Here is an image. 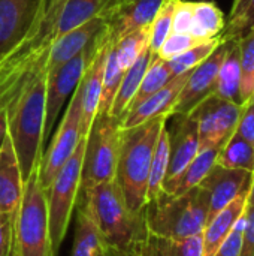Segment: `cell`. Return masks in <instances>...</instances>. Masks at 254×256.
I'll list each match as a JSON object with an SVG mask.
<instances>
[{"label":"cell","instance_id":"obj_1","mask_svg":"<svg viewBox=\"0 0 254 256\" xmlns=\"http://www.w3.org/2000/svg\"><path fill=\"white\" fill-rule=\"evenodd\" d=\"M48 50L0 94V108L6 111L7 135L18 159L22 182L39 168L43 154Z\"/></svg>","mask_w":254,"mask_h":256},{"label":"cell","instance_id":"obj_2","mask_svg":"<svg viewBox=\"0 0 254 256\" xmlns=\"http://www.w3.org/2000/svg\"><path fill=\"white\" fill-rule=\"evenodd\" d=\"M76 204L85 208L106 249L120 256H132L147 226L144 212L135 214L129 210L117 180L94 186L79 195Z\"/></svg>","mask_w":254,"mask_h":256},{"label":"cell","instance_id":"obj_3","mask_svg":"<svg viewBox=\"0 0 254 256\" xmlns=\"http://www.w3.org/2000/svg\"><path fill=\"white\" fill-rule=\"evenodd\" d=\"M168 120V116H160L138 126L121 129L115 180L129 210L135 214H142L147 206L150 166L160 132Z\"/></svg>","mask_w":254,"mask_h":256},{"label":"cell","instance_id":"obj_4","mask_svg":"<svg viewBox=\"0 0 254 256\" xmlns=\"http://www.w3.org/2000/svg\"><path fill=\"white\" fill-rule=\"evenodd\" d=\"M147 231L168 238H189L201 236L208 222V198L199 188L174 195L160 192L144 208Z\"/></svg>","mask_w":254,"mask_h":256},{"label":"cell","instance_id":"obj_5","mask_svg":"<svg viewBox=\"0 0 254 256\" xmlns=\"http://www.w3.org/2000/svg\"><path fill=\"white\" fill-rule=\"evenodd\" d=\"M7 256H52L46 192L39 183V168L24 182L19 204L12 212V237Z\"/></svg>","mask_w":254,"mask_h":256},{"label":"cell","instance_id":"obj_6","mask_svg":"<svg viewBox=\"0 0 254 256\" xmlns=\"http://www.w3.org/2000/svg\"><path fill=\"white\" fill-rule=\"evenodd\" d=\"M121 129V122L109 112L96 114L85 135L79 195L97 184L115 180Z\"/></svg>","mask_w":254,"mask_h":256},{"label":"cell","instance_id":"obj_7","mask_svg":"<svg viewBox=\"0 0 254 256\" xmlns=\"http://www.w3.org/2000/svg\"><path fill=\"white\" fill-rule=\"evenodd\" d=\"M85 150V136H82L67 162L54 177L46 190L48 231L52 256L58 255L60 246L67 234L72 212L76 207L81 190V171Z\"/></svg>","mask_w":254,"mask_h":256},{"label":"cell","instance_id":"obj_8","mask_svg":"<svg viewBox=\"0 0 254 256\" xmlns=\"http://www.w3.org/2000/svg\"><path fill=\"white\" fill-rule=\"evenodd\" d=\"M81 135V98L78 88L69 99V105L64 110L60 126L54 134L46 153L42 154L39 164V183L46 192L54 177L73 154Z\"/></svg>","mask_w":254,"mask_h":256},{"label":"cell","instance_id":"obj_9","mask_svg":"<svg viewBox=\"0 0 254 256\" xmlns=\"http://www.w3.org/2000/svg\"><path fill=\"white\" fill-rule=\"evenodd\" d=\"M97 38V36H96ZM96 39L93 44L70 58L69 62L63 63L61 66L55 68L54 70L48 72L46 75V96H45V128H43V142L49 138L61 108L75 93L82 78V74L87 68L88 60L94 52Z\"/></svg>","mask_w":254,"mask_h":256},{"label":"cell","instance_id":"obj_10","mask_svg":"<svg viewBox=\"0 0 254 256\" xmlns=\"http://www.w3.org/2000/svg\"><path fill=\"white\" fill-rule=\"evenodd\" d=\"M244 105L222 99L216 94L201 102L190 116L198 123L199 150L223 147L235 134Z\"/></svg>","mask_w":254,"mask_h":256},{"label":"cell","instance_id":"obj_11","mask_svg":"<svg viewBox=\"0 0 254 256\" xmlns=\"http://www.w3.org/2000/svg\"><path fill=\"white\" fill-rule=\"evenodd\" d=\"M235 39L222 40L216 51L204 60L199 66L190 70L187 81L177 99V104L172 110V116H187L190 114L201 102L216 93L217 78L220 66Z\"/></svg>","mask_w":254,"mask_h":256},{"label":"cell","instance_id":"obj_12","mask_svg":"<svg viewBox=\"0 0 254 256\" xmlns=\"http://www.w3.org/2000/svg\"><path fill=\"white\" fill-rule=\"evenodd\" d=\"M111 48V39L106 27L96 38L94 52L87 63V68L82 74V78L78 86L79 98H81V135L85 136L100 104L102 86H103V72L106 57Z\"/></svg>","mask_w":254,"mask_h":256},{"label":"cell","instance_id":"obj_13","mask_svg":"<svg viewBox=\"0 0 254 256\" xmlns=\"http://www.w3.org/2000/svg\"><path fill=\"white\" fill-rule=\"evenodd\" d=\"M252 178L253 172L225 168L219 164H214V166L198 184L208 198V220H211L243 192L249 190Z\"/></svg>","mask_w":254,"mask_h":256},{"label":"cell","instance_id":"obj_14","mask_svg":"<svg viewBox=\"0 0 254 256\" xmlns=\"http://www.w3.org/2000/svg\"><path fill=\"white\" fill-rule=\"evenodd\" d=\"M174 117L172 126L166 129L169 134V164L168 172L163 183V190H166L190 165V162L199 153V135L196 120L187 116H171Z\"/></svg>","mask_w":254,"mask_h":256},{"label":"cell","instance_id":"obj_15","mask_svg":"<svg viewBox=\"0 0 254 256\" xmlns=\"http://www.w3.org/2000/svg\"><path fill=\"white\" fill-rule=\"evenodd\" d=\"M163 2L165 0H112L100 14L111 42H115L130 30L150 26Z\"/></svg>","mask_w":254,"mask_h":256},{"label":"cell","instance_id":"obj_16","mask_svg":"<svg viewBox=\"0 0 254 256\" xmlns=\"http://www.w3.org/2000/svg\"><path fill=\"white\" fill-rule=\"evenodd\" d=\"M39 0H0V62L25 38L33 26Z\"/></svg>","mask_w":254,"mask_h":256},{"label":"cell","instance_id":"obj_17","mask_svg":"<svg viewBox=\"0 0 254 256\" xmlns=\"http://www.w3.org/2000/svg\"><path fill=\"white\" fill-rule=\"evenodd\" d=\"M103 27V20L100 16H94L87 22L72 28L70 32L55 38L48 50L46 72L54 70L55 68L61 66L63 63L69 62L70 58L87 50Z\"/></svg>","mask_w":254,"mask_h":256},{"label":"cell","instance_id":"obj_18","mask_svg":"<svg viewBox=\"0 0 254 256\" xmlns=\"http://www.w3.org/2000/svg\"><path fill=\"white\" fill-rule=\"evenodd\" d=\"M190 72H184L181 75L174 76L165 87H162L159 92L153 93L151 96H148L144 102H141L138 106H135L133 110H130L123 122H121V128L127 129V128H133L138 126L141 123H145L154 117H160V116H172V110L177 104V99L187 81Z\"/></svg>","mask_w":254,"mask_h":256},{"label":"cell","instance_id":"obj_19","mask_svg":"<svg viewBox=\"0 0 254 256\" xmlns=\"http://www.w3.org/2000/svg\"><path fill=\"white\" fill-rule=\"evenodd\" d=\"M22 177L9 135L0 147V212L12 213L22 195Z\"/></svg>","mask_w":254,"mask_h":256},{"label":"cell","instance_id":"obj_20","mask_svg":"<svg viewBox=\"0 0 254 256\" xmlns=\"http://www.w3.org/2000/svg\"><path fill=\"white\" fill-rule=\"evenodd\" d=\"M247 196H249V190L243 192L238 198H235L211 220L207 222L202 232L204 256H214V254L217 252V249L228 237L237 220L244 214L247 208Z\"/></svg>","mask_w":254,"mask_h":256},{"label":"cell","instance_id":"obj_21","mask_svg":"<svg viewBox=\"0 0 254 256\" xmlns=\"http://www.w3.org/2000/svg\"><path fill=\"white\" fill-rule=\"evenodd\" d=\"M132 256H204L202 234L189 238H168L145 232Z\"/></svg>","mask_w":254,"mask_h":256},{"label":"cell","instance_id":"obj_22","mask_svg":"<svg viewBox=\"0 0 254 256\" xmlns=\"http://www.w3.org/2000/svg\"><path fill=\"white\" fill-rule=\"evenodd\" d=\"M111 2L112 0H64L52 24L51 42L88 20L100 16Z\"/></svg>","mask_w":254,"mask_h":256},{"label":"cell","instance_id":"obj_23","mask_svg":"<svg viewBox=\"0 0 254 256\" xmlns=\"http://www.w3.org/2000/svg\"><path fill=\"white\" fill-rule=\"evenodd\" d=\"M153 56L154 54L151 52L150 46H147L141 52V56L133 62V64L124 72L123 80L120 82V87L117 90L112 108H111V116L118 118L120 122H123V117L126 116L127 108H129L132 99L135 98L141 82H142V78H144L150 63H151Z\"/></svg>","mask_w":254,"mask_h":256},{"label":"cell","instance_id":"obj_24","mask_svg":"<svg viewBox=\"0 0 254 256\" xmlns=\"http://www.w3.org/2000/svg\"><path fill=\"white\" fill-rule=\"evenodd\" d=\"M240 87H241V64H240V45L238 39H235L220 66L219 78H217V87H216V96L237 102H240Z\"/></svg>","mask_w":254,"mask_h":256},{"label":"cell","instance_id":"obj_25","mask_svg":"<svg viewBox=\"0 0 254 256\" xmlns=\"http://www.w3.org/2000/svg\"><path fill=\"white\" fill-rule=\"evenodd\" d=\"M226 18L222 9L213 2H193V22L190 34L210 40L219 38L225 30Z\"/></svg>","mask_w":254,"mask_h":256},{"label":"cell","instance_id":"obj_26","mask_svg":"<svg viewBox=\"0 0 254 256\" xmlns=\"http://www.w3.org/2000/svg\"><path fill=\"white\" fill-rule=\"evenodd\" d=\"M219 152H220V147H211V148L199 150L196 158L183 171V174L163 192L180 195V194H184V192L196 188L202 182V178L208 174V171L214 166Z\"/></svg>","mask_w":254,"mask_h":256},{"label":"cell","instance_id":"obj_27","mask_svg":"<svg viewBox=\"0 0 254 256\" xmlns=\"http://www.w3.org/2000/svg\"><path fill=\"white\" fill-rule=\"evenodd\" d=\"M216 164L225 168L254 172V147L235 132L220 148Z\"/></svg>","mask_w":254,"mask_h":256},{"label":"cell","instance_id":"obj_28","mask_svg":"<svg viewBox=\"0 0 254 256\" xmlns=\"http://www.w3.org/2000/svg\"><path fill=\"white\" fill-rule=\"evenodd\" d=\"M168 164H169V134L165 124V128L160 132L159 141L156 144V150H154L151 166H150L147 196H145L147 204L154 201L159 196V194L163 190V183H165L166 172H168Z\"/></svg>","mask_w":254,"mask_h":256},{"label":"cell","instance_id":"obj_29","mask_svg":"<svg viewBox=\"0 0 254 256\" xmlns=\"http://www.w3.org/2000/svg\"><path fill=\"white\" fill-rule=\"evenodd\" d=\"M102 249V238L85 212V208L76 204V224H75V242L72 256H97Z\"/></svg>","mask_w":254,"mask_h":256},{"label":"cell","instance_id":"obj_30","mask_svg":"<svg viewBox=\"0 0 254 256\" xmlns=\"http://www.w3.org/2000/svg\"><path fill=\"white\" fill-rule=\"evenodd\" d=\"M147 46H150V26L130 30L129 33L112 42V50L115 52L117 62L124 72L133 64V62Z\"/></svg>","mask_w":254,"mask_h":256},{"label":"cell","instance_id":"obj_31","mask_svg":"<svg viewBox=\"0 0 254 256\" xmlns=\"http://www.w3.org/2000/svg\"><path fill=\"white\" fill-rule=\"evenodd\" d=\"M172 78H174V75H172L168 63H166V60H162L157 56H153L151 63H150V66H148V69L142 78V82H141L135 98L132 99L129 108H127V112L130 110H133L135 106H138L141 102H144L148 96H151L153 93H156L162 87H165Z\"/></svg>","mask_w":254,"mask_h":256},{"label":"cell","instance_id":"obj_32","mask_svg":"<svg viewBox=\"0 0 254 256\" xmlns=\"http://www.w3.org/2000/svg\"><path fill=\"white\" fill-rule=\"evenodd\" d=\"M240 64H241V87L240 102L246 105L254 93V26L238 39Z\"/></svg>","mask_w":254,"mask_h":256},{"label":"cell","instance_id":"obj_33","mask_svg":"<svg viewBox=\"0 0 254 256\" xmlns=\"http://www.w3.org/2000/svg\"><path fill=\"white\" fill-rule=\"evenodd\" d=\"M254 26V0H234L222 39H241Z\"/></svg>","mask_w":254,"mask_h":256},{"label":"cell","instance_id":"obj_34","mask_svg":"<svg viewBox=\"0 0 254 256\" xmlns=\"http://www.w3.org/2000/svg\"><path fill=\"white\" fill-rule=\"evenodd\" d=\"M222 40H223L222 36L210 39L207 42H202V44L178 54L177 57H174L171 60H166L172 75L177 76V75H181L184 72L193 70L196 66H199L204 60H207L216 51V48L222 44Z\"/></svg>","mask_w":254,"mask_h":256},{"label":"cell","instance_id":"obj_35","mask_svg":"<svg viewBox=\"0 0 254 256\" xmlns=\"http://www.w3.org/2000/svg\"><path fill=\"white\" fill-rule=\"evenodd\" d=\"M124 70L120 68L115 52L112 50V42H111V48L106 57V63H105V72H103V86H102V96H100V104H99V110L97 112H109L111 114V108L117 94V90L120 87V82L123 80Z\"/></svg>","mask_w":254,"mask_h":256},{"label":"cell","instance_id":"obj_36","mask_svg":"<svg viewBox=\"0 0 254 256\" xmlns=\"http://www.w3.org/2000/svg\"><path fill=\"white\" fill-rule=\"evenodd\" d=\"M178 0H165L150 24V50L156 56L162 44L172 33V20Z\"/></svg>","mask_w":254,"mask_h":256},{"label":"cell","instance_id":"obj_37","mask_svg":"<svg viewBox=\"0 0 254 256\" xmlns=\"http://www.w3.org/2000/svg\"><path fill=\"white\" fill-rule=\"evenodd\" d=\"M202 42H207V40H202L190 33H174L172 32L166 38V40L162 44V46L159 48L156 56L162 60H171V58L177 57L178 54H181Z\"/></svg>","mask_w":254,"mask_h":256},{"label":"cell","instance_id":"obj_38","mask_svg":"<svg viewBox=\"0 0 254 256\" xmlns=\"http://www.w3.org/2000/svg\"><path fill=\"white\" fill-rule=\"evenodd\" d=\"M244 228H246V212L237 220V224L234 225L228 237L223 240V243L220 244L214 256H241Z\"/></svg>","mask_w":254,"mask_h":256},{"label":"cell","instance_id":"obj_39","mask_svg":"<svg viewBox=\"0 0 254 256\" xmlns=\"http://www.w3.org/2000/svg\"><path fill=\"white\" fill-rule=\"evenodd\" d=\"M193 22V2L178 0L172 20L174 33H190Z\"/></svg>","mask_w":254,"mask_h":256},{"label":"cell","instance_id":"obj_40","mask_svg":"<svg viewBox=\"0 0 254 256\" xmlns=\"http://www.w3.org/2000/svg\"><path fill=\"white\" fill-rule=\"evenodd\" d=\"M235 132L254 147V106L252 104L244 105Z\"/></svg>","mask_w":254,"mask_h":256},{"label":"cell","instance_id":"obj_41","mask_svg":"<svg viewBox=\"0 0 254 256\" xmlns=\"http://www.w3.org/2000/svg\"><path fill=\"white\" fill-rule=\"evenodd\" d=\"M241 256H254V207L246 208V228L243 234Z\"/></svg>","mask_w":254,"mask_h":256},{"label":"cell","instance_id":"obj_42","mask_svg":"<svg viewBox=\"0 0 254 256\" xmlns=\"http://www.w3.org/2000/svg\"><path fill=\"white\" fill-rule=\"evenodd\" d=\"M12 237V213L0 212V256H7Z\"/></svg>","mask_w":254,"mask_h":256},{"label":"cell","instance_id":"obj_43","mask_svg":"<svg viewBox=\"0 0 254 256\" xmlns=\"http://www.w3.org/2000/svg\"><path fill=\"white\" fill-rule=\"evenodd\" d=\"M6 136H7V118H6V111L0 108V147L3 146Z\"/></svg>","mask_w":254,"mask_h":256},{"label":"cell","instance_id":"obj_44","mask_svg":"<svg viewBox=\"0 0 254 256\" xmlns=\"http://www.w3.org/2000/svg\"><path fill=\"white\" fill-rule=\"evenodd\" d=\"M247 207H254V172H253V178H252V184H250V189H249Z\"/></svg>","mask_w":254,"mask_h":256},{"label":"cell","instance_id":"obj_45","mask_svg":"<svg viewBox=\"0 0 254 256\" xmlns=\"http://www.w3.org/2000/svg\"><path fill=\"white\" fill-rule=\"evenodd\" d=\"M97 256H109V252H108V249L102 244V249H100V252L97 254Z\"/></svg>","mask_w":254,"mask_h":256},{"label":"cell","instance_id":"obj_46","mask_svg":"<svg viewBox=\"0 0 254 256\" xmlns=\"http://www.w3.org/2000/svg\"><path fill=\"white\" fill-rule=\"evenodd\" d=\"M247 104H252V105L254 106V93H253V96H252V99H250V100H249Z\"/></svg>","mask_w":254,"mask_h":256},{"label":"cell","instance_id":"obj_47","mask_svg":"<svg viewBox=\"0 0 254 256\" xmlns=\"http://www.w3.org/2000/svg\"><path fill=\"white\" fill-rule=\"evenodd\" d=\"M108 252H109V256H120V255H117V254H114V252H112V250H109V249H108Z\"/></svg>","mask_w":254,"mask_h":256}]
</instances>
